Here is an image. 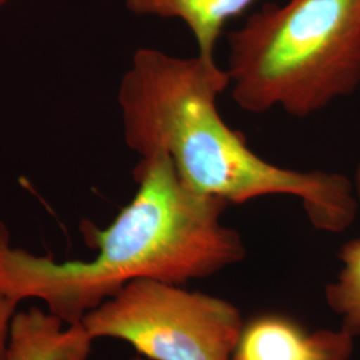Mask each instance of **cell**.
<instances>
[{
    "mask_svg": "<svg viewBox=\"0 0 360 360\" xmlns=\"http://www.w3.org/2000/svg\"><path fill=\"white\" fill-rule=\"evenodd\" d=\"M136 193L105 227L82 224L91 260L58 262L13 247L0 223V292L19 303L41 300L65 324L139 279L187 283L240 263L245 242L221 221L230 203L190 187L163 153L142 156L134 169Z\"/></svg>",
    "mask_w": 360,
    "mask_h": 360,
    "instance_id": "1",
    "label": "cell"
},
{
    "mask_svg": "<svg viewBox=\"0 0 360 360\" xmlns=\"http://www.w3.org/2000/svg\"><path fill=\"white\" fill-rule=\"evenodd\" d=\"M229 89V74L217 60L138 49L117 89L127 147L141 158L167 155L193 190L230 205L288 195L302 202L315 229H348L359 206L349 180L282 167L252 151L220 115L219 96Z\"/></svg>",
    "mask_w": 360,
    "mask_h": 360,
    "instance_id": "2",
    "label": "cell"
},
{
    "mask_svg": "<svg viewBox=\"0 0 360 360\" xmlns=\"http://www.w3.org/2000/svg\"><path fill=\"white\" fill-rule=\"evenodd\" d=\"M230 90L247 112L312 115L360 86V0H287L229 37Z\"/></svg>",
    "mask_w": 360,
    "mask_h": 360,
    "instance_id": "3",
    "label": "cell"
},
{
    "mask_svg": "<svg viewBox=\"0 0 360 360\" xmlns=\"http://www.w3.org/2000/svg\"><path fill=\"white\" fill-rule=\"evenodd\" d=\"M80 324L151 360H230L245 327L231 302L151 279L126 284Z\"/></svg>",
    "mask_w": 360,
    "mask_h": 360,
    "instance_id": "4",
    "label": "cell"
},
{
    "mask_svg": "<svg viewBox=\"0 0 360 360\" xmlns=\"http://www.w3.org/2000/svg\"><path fill=\"white\" fill-rule=\"evenodd\" d=\"M94 339L82 324H65L51 312L31 307L15 312L8 360H87Z\"/></svg>",
    "mask_w": 360,
    "mask_h": 360,
    "instance_id": "5",
    "label": "cell"
},
{
    "mask_svg": "<svg viewBox=\"0 0 360 360\" xmlns=\"http://www.w3.org/2000/svg\"><path fill=\"white\" fill-rule=\"evenodd\" d=\"M255 0H126L129 13L139 16L179 19L191 31L198 55L215 60L219 38L226 23Z\"/></svg>",
    "mask_w": 360,
    "mask_h": 360,
    "instance_id": "6",
    "label": "cell"
},
{
    "mask_svg": "<svg viewBox=\"0 0 360 360\" xmlns=\"http://www.w3.org/2000/svg\"><path fill=\"white\" fill-rule=\"evenodd\" d=\"M315 342L295 321L264 315L245 324L230 360H309Z\"/></svg>",
    "mask_w": 360,
    "mask_h": 360,
    "instance_id": "7",
    "label": "cell"
},
{
    "mask_svg": "<svg viewBox=\"0 0 360 360\" xmlns=\"http://www.w3.org/2000/svg\"><path fill=\"white\" fill-rule=\"evenodd\" d=\"M342 269L334 283L326 287V302L340 318V328L356 338L360 335V238L340 248Z\"/></svg>",
    "mask_w": 360,
    "mask_h": 360,
    "instance_id": "8",
    "label": "cell"
},
{
    "mask_svg": "<svg viewBox=\"0 0 360 360\" xmlns=\"http://www.w3.org/2000/svg\"><path fill=\"white\" fill-rule=\"evenodd\" d=\"M315 348L309 360H349L354 352L355 338L339 330H316Z\"/></svg>",
    "mask_w": 360,
    "mask_h": 360,
    "instance_id": "9",
    "label": "cell"
},
{
    "mask_svg": "<svg viewBox=\"0 0 360 360\" xmlns=\"http://www.w3.org/2000/svg\"><path fill=\"white\" fill-rule=\"evenodd\" d=\"M19 302L0 292V360H8V334Z\"/></svg>",
    "mask_w": 360,
    "mask_h": 360,
    "instance_id": "10",
    "label": "cell"
},
{
    "mask_svg": "<svg viewBox=\"0 0 360 360\" xmlns=\"http://www.w3.org/2000/svg\"><path fill=\"white\" fill-rule=\"evenodd\" d=\"M355 195L358 199V203L360 205V163L356 171V178H355Z\"/></svg>",
    "mask_w": 360,
    "mask_h": 360,
    "instance_id": "11",
    "label": "cell"
},
{
    "mask_svg": "<svg viewBox=\"0 0 360 360\" xmlns=\"http://www.w3.org/2000/svg\"><path fill=\"white\" fill-rule=\"evenodd\" d=\"M10 1H11V0H0V8H1L3 6H6L7 3H10Z\"/></svg>",
    "mask_w": 360,
    "mask_h": 360,
    "instance_id": "12",
    "label": "cell"
},
{
    "mask_svg": "<svg viewBox=\"0 0 360 360\" xmlns=\"http://www.w3.org/2000/svg\"><path fill=\"white\" fill-rule=\"evenodd\" d=\"M131 360H143L142 358H134V359Z\"/></svg>",
    "mask_w": 360,
    "mask_h": 360,
    "instance_id": "13",
    "label": "cell"
}]
</instances>
